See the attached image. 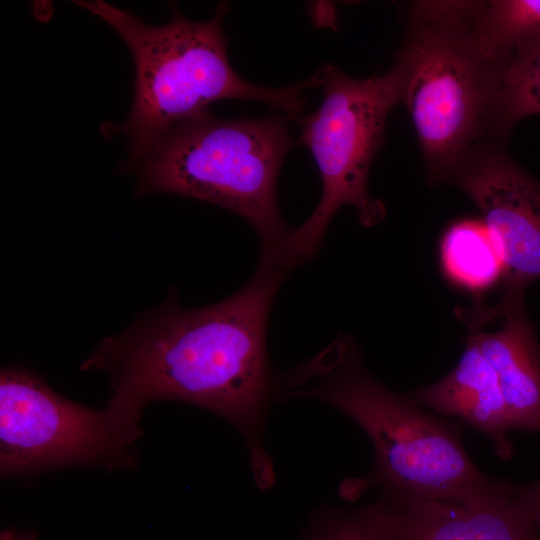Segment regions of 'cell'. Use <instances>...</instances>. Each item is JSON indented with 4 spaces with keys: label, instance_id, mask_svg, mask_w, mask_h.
Here are the masks:
<instances>
[{
    "label": "cell",
    "instance_id": "6da1fadb",
    "mask_svg": "<svg viewBox=\"0 0 540 540\" xmlns=\"http://www.w3.org/2000/svg\"><path fill=\"white\" fill-rule=\"evenodd\" d=\"M285 273L259 265L241 290L202 308L169 299L101 340L81 369L107 373L109 404L139 418L147 404L160 400L225 418L246 437L256 477L268 485L272 471L259 444L271 390L265 336Z\"/></svg>",
    "mask_w": 540,
    "mask_h": 540
},
{
    "label": "cell",
    "instance_id": "7a4b0ae2",
    "mask_svg": "<svg viewBox=\"0 0 540 540\" xmlns=\"http://www.w3.org/2000/svg\"><path fill=\"white\" fill-rule=\"evenodd\" d=\"M289 387L294 396L338 408L371 440L373 469L365 478L346 481L344 497L380 487L391 497L474 504L496 499L515 484L477 468L463 445L462 422L433 415L410 394L394 393L375 380L349 337H340L297 368Z\"/></svg>",
    "mask_w": 540,
    "mask_h": 540
},
{
    "label": "cell",
    "instance_id": "3957f363",
    "mask_svg": "<svg viewBox=\"0 0 540 540\" xmlns=\"http://www.w3.org/2000/svg\"><path fill=\"white\" fill-rule=\"evenodd\" d=\"M108 23L124 40L135 65L131 111L117 125L126 136L133 159L147 154L175 125L225 100H257L300 117L303 91L320 86L318 71L306 81L282 88L247 82L232 68L222 22L227 5L205 21L184 17L174 6L171 19L159 26L144 23L128 11L103 1H75Z\"/></svg>",
    "mask_w": 540,
    "mask_h": 540
},
{
    "label": "cell",
    "instance_id": "277c9868",
    "mask_svg": "<svg viewBox=\"0 0 540 540\" xmlns=\"http://www.w3.org/2000/svg\"><path fill=\"white\" fill-rule=\"evenodd\" d=\"M291 144L283 116L224 119L208 109L175 125L129 166L139 195L175 194L241 216L260 239L259 265L287 272L293 231L280 215L277 180Z\"/></svg>",
    "mask_w": 540,
    "mask_h": 540
},
{
    "label": "cell",
    "instance_id": "5b68a950",
    "mask_svg": "<svg viewBox=\"0 0 540 540\" xmlns=\"http://www.w3.org/2000/svg\"><path fill=\"white\" fill-rule=\"evenodd\" d=\"M397 57L430 185L449 183L472 154L502 145L503 67L477 47L466 1L413 2Z\"/></svg>",
    "mask_w": 540,
    "mask_h": 540
},
{
    "label": "cell",
    "instance_id": "8992f818",
    "mask_svg": "<svg viewBox=\"0 0 540 540\" xmlns=\"http://www.w3.org/2000/svg\"><path fill=\"white\" fill-rule=\"evenodd\" d=\"M320 72L323 101L299 122L300 141L316 161L323 191L308 220L293 230L292 268L315 255L341 206H352L364 226L383 220L384 205L368 193V173L383 144L388 115L404 95L405 67L397 56L387 72L367 79L353 78L331 65Z\"/></svg>",
    "mask_w": 540,
    "mask_h": 540
},
{
    "label": "cell",
    "instance_id": "52a82bcc",
    "mask_svg": "<svg viewBox=\"0 0 540 540\" xmlns=\"http://www.w3.org/2000/svg\"><path fill=\"white\" fill-rule=\"evenodd\" d=\"M138 419L108 403L78 404L16 366L0 374V473L27 475L72 467L110 471L136 464Z\"/></svg>",
    "mask_w": 540,
    "mask_h": 540
},
{
    "label": "cell",
    "instance_id": "ba28073f",
    "mask_svg": "<svg viewBox=\"0 0 540 540\" xmlns=\"http://www.w3.org/2000/svg\"><path fill=\"white\" fill-rule=\"evenodd\" d=\"M449 183L474 202L498 245L504 293L524 292L540 278V183L502 146L472 154Z\"/></svg>",
    "mask_w": 540,
    "mask_h": 540
},
{
    "label": "cell",
    "instance_id": "9c48e42d",
    "mask_svg": "<svg viewBox=\"0 0 540 540\" xmlns=\"http://www.w3.org/2000/svg\"><path fill=\"white\" fill-rule=\"evenodd\" d=\"M374 503L388 540H540L519 484L474 504L383 494Z\"/></svg>",
    "mask_w": 540,
    "mask_h": 540
},
{
    "label": "cell",
    "instance_id": "30bf717a",
    "mask_svg": "<svg viewBox=\"0 0 540 540\" xmlns=\"http://www.w3.org/2000/svg\"><path fill=\"white\" fill-rule=\"evenodd\" d=\"M492 316L503 317L499 330L469 338L497 375L511 430L540 432V345L523 293H504Z\"/></svg>",
    "mask_w": 540,
    "mask_h": 540
},
{
    "label": "cell",
    "instance_id": "8fae6325",
    "mask_svg": "<svg viewBox=\"0 0 540 540\" xmlns=\"http://www.w3.org/2000/svg\"><path fill=\"white\" fill-rule=\"evenodd\" d=\"M410 395L421 406L456 417L487 436L501 459L512 456L507 437L511 428L497 375L471 338L448 375Z\"/></svg>",
    "mask_w": 540,
    "mask_h": 540
},
{
    "label": "cell",
    "instance_id": "7c38bea8",
    "mask_svg": "<svg viewBox=\"0 0 540 540\" xmlns=\"http://www.w3.org/2000/svg\"><path fill=\"white\" fill-rule=\"evenodd\" d=\"M439 251L445 277L463 290L480 294L503 282V258L482 218L451 223L441 238Z\"/></svg>",
    "mask_w": 540,
    "mask_h": 540
},
{
    "label": "cell",
    "instance_id": "4fadbf2b",
    "mask_svg": "<svg viewBox=\"0 0 540 540\" xmlns=\"http://www.w3.org/2000/svg\"><path fill=\"white\" fill-rule=\"evenodd\" d=\"M476 45L504 66L515 50L540 38V0L467 1Z\"/></svg>",
    "mask_w": 540,
    "mask_h": 540
},
{
    "label": "cell",
    "instance_id": "5bb4252c",
    "mask_svg": "<svg viewBox=\"0 0 540 540\" xmlns=\"http://www.w3.org/2000/svg\"><path fill=\"white\" fill-rule=\"evenodd\" d=\"M540 114V38L513 52L502 75L498 125L505 140L523 118Z\"/></svg>",
    "mask_w": 540,
    "mask_h": 540
},
{
    "label": "cell",
    "instance_id": "9a60e30c",
    "mask_svg": "<svg viewBox=\"0 0 540 540\" xmlns=\"http://www.w3.org/2000/svg\"><path fill=\"white\" fill-rule=\"evenodd\" d=\"M309 540H388L379 513L370 504L358 511L328 518Z\"/></svg>",
    "mask_w": 540,
    "mask_h": 540
},
{
    "label": "cell",
    "instance_id": "2e32d148",
    "mask_svg": "<svg viewBox=\"0 0 540 540\" xmlns=\"http://www.w3.org/2000/svg\"><path fill=\"white\" fill-rule=\"evenodd\" d=\"M522 490L534 521L540 529V479L532 484L522 485Z\"/></svg>",
    "mask_w": 540,
    "mask_h": 540
},
{
    "label": "cell",
    "instance_id": "e0dca14e",
    "mask_svg": "<svg viewBox=\"0 0 540 540\" xmlns=\"http://www.w3.org/2000/svg\"><path fill=\"white\" fill-rule=\"evenodd\" d=\"M0 540H38V533L32 529L18 531L7 528L1 531Z\"/></svg>",
    "mask_w": 540,
    "mask_h": 540
}]
</instances>
